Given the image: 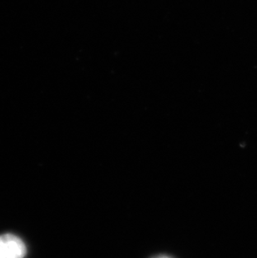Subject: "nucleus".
I'll return each instance as SVG.
<instances>
[{
	"label": "nucleus",
	"mask_w": 257,
	"mask_h": 258,
	"mask_svg": "<svg viewBox=\"0 0 257 258\" xmlns=\"http://www.w3.org/2000/svg\"><path fill=\"white\" fill-rule=\"evenodd\" d=\"M160 258H165V257H160Z\"/></svg>",
	"instance_id": "f03ea898"
},
{
	"label": "nucleus",
	"mask_w": 257,
	"mask_h": 258,
	"mask_svg": "<svg viewBox=\"0 0 257 258\" xmlns=\"http://www.w3.org/2000/svg\"><path fill=\"white\" fill-rule=\"evenodd\" d=\"M27 248L25 242L14 234L0 236V258H25Z\"/></svg>",
	"instance_id": "f257e3e1"
}]
</instances>
